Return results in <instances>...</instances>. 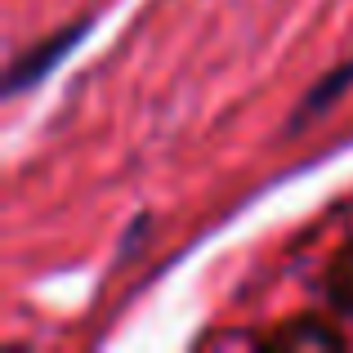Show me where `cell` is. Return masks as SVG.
<instances>
[{
  "mask_svg": "<svg viewBox=\"0 0 353 353\" xmlns=\"http://www.w3.org/2000/svg\"><path fill=\"white\" fill-rule=\"evenodd\" d=\"M85 27H90V23H68V27H59L54 36L27 45V50L18 54L14 63H9V72H5V99H18L23 90H32L36 81L50 77V68H59V59L81 41V36H85Z\"/></svg>",
  "mask_w": 353,
  "mask_h": 353,
  "instance_id": "6da1fadb",
  "label": "cell"
},
{
  "mask_svg": "<svg viewBox=\"0 0 353 353\" xmlns=\"http://www.w3.org/2000/svg\"><path fill=\"white\" fill-rule=\"evenodd\" d=\"M259 349H277V353H291V349H345V331L336 327V318L327 313H295V318L277 322L273 331L255 340Z\"/></svg>",
  "mask_w": 353,
  "mask_h": 353,
  "instance_id": "7a4b0ae2",
  "label": "cell"
},
{
  "mask_svg": "<svg viewBox=\"0 0 353 353\" xmlns=\"http://www.w3.org/2000/svg\"><path fill=\"white\" fill-rule=\"evenodd\" d=\"M349 85H353V59H345V63H340V68H331L327 77H322L318 85H313L309 94L300 99V112L291 117V130H300V125H304V121H309V117H318L322 108H331V103H336V99H340V94H345V90H349Z\"/></svg>",
  "mask_w": 353,
  "mask_h": 353,
  "instance_id": "3957f363",
  "label": "cell"
},
{
  "mask_svg": "<svg viewBox=\"0 0 353 353\" xmlns=\"http://www.w3.org/2000/svg\"><path fill=\"white\" fill-rule=\"evenodd\" d=\"M322 286H327V300L336 304V309L353 313V241H345V246L331 255L327 273H322Z\"/></svg>",
  "mask_w": 353,
  "mask_h": 353,
  "instance_id": "277c9868",
  "label": "cell"
}]
</instances>
